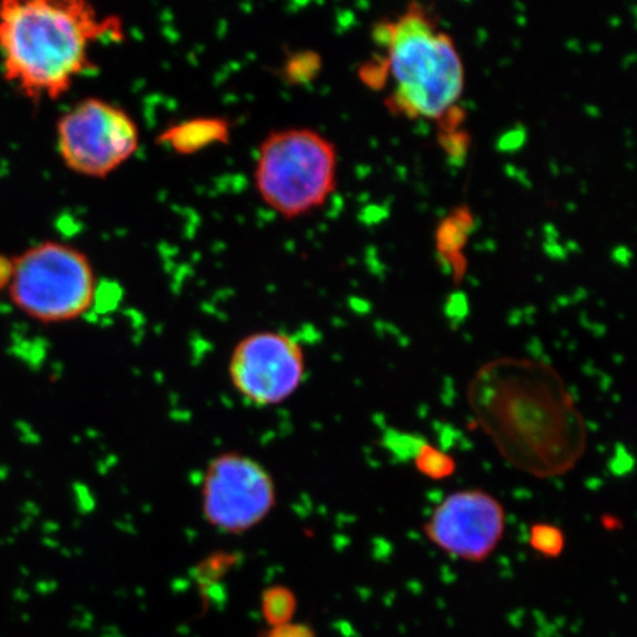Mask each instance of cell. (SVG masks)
<instances>
[{
  "mask_svg": "<svg viewBox=\"0 0 637 637\" xmlns=\"http://www.w3.org/2000/svg\"><path fill=\"white\" fill-rule=\"evenodd\" d=\"M123 21L84 0H3L0 66L33 104L59 100L93 67L101 41H122Z\"/></svg>",
  "mask_w": 637,
  "mask_h": 637,
  "instance_id": "cell-1",
  "label": "cell"
},
{
  "mask_svg": "<svg viewBox=\"0 0 637 637\" xmlns=\"http://www.w3.org/2000/svg\"><path fill=\"white\" fill-rule=\"evenodd\" d=\"M374 36L384 55L362 68L365 84L378 91L390 88L386 105L391 114L429 120L447 136L456 134L465 67L451 34L413 3L397 19L376 25Z\"/></svg>",
  "mask_w": 637,
  "mask_h": 637,
  "instance_id": "cell-2",
  "label": "cell"
},
{
  "mask_svg": "<svg viewBox=\"0 0 637 637\" xmlns=\"http://www.w3.org/2000/svg\"><path fill=\"white\" fill-rule=\"evenodd\" d=\"M338 167L337 147L320 132L307 127L273 130L255 157V191L282 219H302L331 198Z\"/></svg>",
  "mask_w": 637,
  "mask_h": 637,
  "instance_id": "cell-3",
  "label": "cell"
},
{
  "mask_svg": "<svg viewBox=\"0 0 637 637\" xmlns=\"http://www.w3.org/2000/svg\"><path fill=\"white\" fill-rule=\"evenodd\" d=\"M98 275L87 252L45 241L14 258L8 293L16 309L45 325L80 319L95 306Z\"/></svg>",
  "mask_w": 637,
  "mask_h": 637,
  "instance_id": "cell-4",
  "label": "cell"
},
{
  "mask_svg": "<svg viewBox=\"0 0 637 637\" xmlns=\"http://www.w3.org/2000/svg\"><path fill=\"white\" fill-rule=\"evenodd\" d=\"M59 158L70 172L106 179L138 152L140 130L126 110L102 98H84L58 118Z\"/></svg>",
  "mask_w": 637,
  "mask_h": 637,
  "instance_id": "cell-5",
  "label": "cell"
},
{
  "mask_svg": "<svg viewBox=\"0 0 637 637\" xmlns=\"http://www.w3.org/2000/svg\"><path fill=\"white\" fill-rule=\"evenodd\" d=\"M277 490L266 466L241 452H225L208 462L201 481V514L209 527L239 536L271 516Z\"/></svg>",
  "mask_w": 637,
  "mask_h": 637,
  "instance_id": "cell-6",
  "label": "cell"
},
{
  "mask_svg": "<svg viewBox=\"0 0 637 637\" xmlns=\"http://www.w3.org/2000/svg\"><path fill=\"white\" fill-rule=\"evenodd\" d=\"M306 353L288 333L255 331L230 353L228 375L235 393L255 408L285 403L306 379Z\"/></svg>",
  "mask_w": 637,
  "mask_h": 637,
  "instance_id": "cell-7",
  "label": "cell"
},
{
  "mask_svg": "<svg viewBox=\"0 0 637 637\" xmlns=\"http://www.w3.org/2000/svg\"><path fill=\"white\" fill-rule=\"evenodd\" d=\"M507 532V509L482 489L447 494L423 524V534L444 554L466 562H485Z\"/></svg>",
  "mask_w": 637,
  "mask_h": 637,
  "instance_id": "cell-8",
  "label": "cell"
},
{
  "mask_svg": "<svg viewBox=\"0 0 637 637\" xmlns=\"http://www.w3.org/2000/svg\"><path fill=\"white\" fill-rule=\"evenodd\" d=\"M232 126L225 117H194L167 127L158 136L178 156H194L204 149L229 143Z\"/></svg>",
  "mask_w": 637,
  "mask_h": 637,
  "instance_id": "cell-9",
  "label": "cell"
},
{
  "mask_svg": "<svg viewBox=\"0 0 637 637\" xmlns=\"http://www.w3.org/2000/svg\"><path fill=\"white\" fill-rule=\"evenodd\" d=\"M474 216L469 208L453 209L451 215L439 225L435 235V248L440 259L447 264L448 271L456 281L462 280L466 271L465 247L473 232Z\"/></svg>",
  "mask_w": 637,
  "mask_h": 637,
  "instance_id": "cell-10",
  "label": "cell"
},
{
  "mask_svg": "<svg viewBox=\"0 0 637 637\" xmlns=\"http://www.w3.org/2000/svg\"><path fill=\"white\" fill-rule=\"evenodd\" d=\"M413 465L422 477L433 481L447 480L455 476L457 469L455 457L430 443H422L417 448Z\"/></svg>",
  "mask_w": 637,
  "mask_h": 637,
  "instance_id": "cell-11",
  "label": "cell"
},
{
  "mask_svg": "<svg viewBox=\"0 0 637 637\" xmlns=\"http://www.w3.org/2000/svg\"><path fill=\"white\" fill-rule=\"evenodd\" d=\"M297 611V598L285 585H272L262 594V614L269 627L285 626Z\"/></svg>",
  "mask_w": 637,
  "mask_h": 637,
  "instance_id": "cell-12",
  "label": "cell"
},
{
  "mask_svg": "<svg viewBox=\"0 0 637 637\" xmlns=\"http://www.w3.org/2000/svg\"><path fill=\"white\" fill-rule=\"evenodd\" d=\"M528 545L533 551H536L543 558H559L566 550V533L558 525L536 523L530 527Z\"/></svg>",
  "mask_w": 637,
  "mask_h": 637,
  "instance_id": "cell-13",
  "label": "cell"
},
{
  "mask_svg": "<svg viewBox=\"0 0 637 637\" xmlns=\"http://www.w3.org/2000/svg\"><path fill=\"white\" fill-rule=\"evenodd\" d=\"M320 70V58L316 54L303 53L294 55L293 58L286 62L285 76L286 79L293 83H303L314 79Z\"/></svg>",
  "mask_w": 637,
  "mask_h": 637,
  "instance_id": "cell-14",
  "label": "cell"
},
{
  "mask_svg": "<svg viewBox=\"0 0 637 637\" xmlns=\"http://www.w3.org/2000/svg\"><path fill=\"white\" fill-rule=\"evenodd\" d=\"M259 637H315L310 627L305 624H285V626L271 627Z\"/></svg>",
  "mask_w": 637,
  "mask_h": 637,
  "instance_id": "cell-15",
  "label": "cell"
},
{
  "mask_svg": "<svg viewBox=\"0 0 637 637\" xmlns=\"http://www.w3.org/2000/svg\"><path fill=\"white\" fill-rule=\"evenodd\" d=\"M12 268H14V258L0 254V289H7L10 285Z\"/></svg>",
  "mask_w": 637,
  "mask_h": 637,
  "instance_id": "cell-16",
  "label": "cell"
}]
</instances>
